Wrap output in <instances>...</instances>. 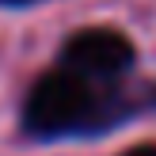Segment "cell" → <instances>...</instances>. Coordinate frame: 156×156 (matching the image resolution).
<instances>
[{"instance_id":"3957f363","label":"cell","mask_w":156,"mask_h":156,"mask_svg":"<svg viewBox=\"0 0 156 156\" xmlns=\"http://www.w3.org/2000/svg\"><path fill=\"white\" fill-rule=\"evenodd\" d=\"M118 156H156V141H145V145H133V149L118 152Z\"/></svg>"},{"instance_id":"277c9868","label":"cell","mask_w":156,"mask_h":156,"mask_svg":"<svg viewBox=\"0 0 156 156\" xmlns=\"http://www.w3.org/2000/svg\"><path fill=\"white\" fill-rule=\"evenodd\" d=\"M4 8H23V4H34V0H0Z\"/></svg>"},{"instance_id":"6da1fadb","label":"cell","mask_w":156,"mask_h":156,"mask_svg":"<svg viewBox=\"0 0 156 156\" xmlns=\"http://www.w3.org/2000/svg\"><path fill=\"white\" fill-rule=\"evenodd\" d=\"M107 118L111 114H107L103 99L95 95V88L88 80H80V76L65 73V69L46 73L30 88L27 103H23V129L30 137H42V141L91 133Z\"/></svg>"},{"instance_id":"7a4b0ae2","label":"cell","mask_w":156,"mask_h":156,"mask_svg":"<svg viewBox=\"0 0 156 156\" xmlns=\"http://www.w3.org/2000/svg\"><path fill=\"white\" fill-rule=\"evenodd\" d=\"M133 42H129L122 30L111 27H88V30H76L73 38L65 42L61 50V69L88 84H107V80H118L122 73H129L133 65Z\"/></svg>"}]
</instances>
